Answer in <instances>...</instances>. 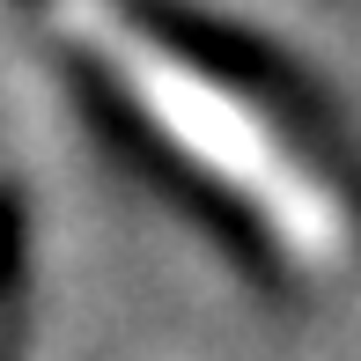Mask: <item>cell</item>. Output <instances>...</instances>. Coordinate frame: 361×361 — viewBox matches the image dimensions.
Instances as JSON below:
<instances>
[{"mask_svg":"<svg viewBox=\"0 0 361 361\" xmlns=\"http://www.w3.org/2000/svg\"><path fill=\"white\" fill-rule=\"evenodd\" d=\"M59 81H67V104H74V118L89 126V140L104 147L140 192H155L214 258H228L258 295H288L295 288V266H288L281 236H273L266 207L243 185H228L185 133H170V118L126 81V67H111L89 44H67V52H59Z\"/></svg>","mask_w":361,"mask_h":361,"instance_id":"obj_1","label":"cell"},{"mask_svg":"<svg viewBox=\"0 0 361 361\" xmlns=\"http://www.w3.org/2000/svg\"><path fill=\"white\" fill-rule=\"evenodd\" d=\"M118 23L133 30L162 67H177L185 81L243 104L251 118H266L324 185L361 214V155L347 133V111L324 96V81L302 67L295 52H281L273 37H258L236 15H214L200 0H111Z\"/></svg>","mask_w":361,"mask_h":361,"instance_id":"obj_2","label":"cell"},{"mask_svg":"<svg viewBox=\"0 0 361 361\" xmlns=\"http://www.w3.org/2000/svg\"><path fill=\"white\" fill-rule=\"evenodd\" d=\"M23 273H30V214L23 192L0 177V339L15 332V310H23Z\"/></svg>","mask_w":361,"mask_h":361,"instance_id":"obj_3","label":"cell"}]
</instances>
